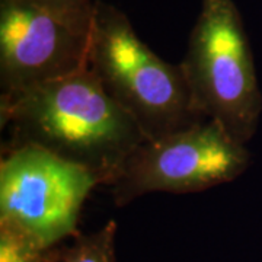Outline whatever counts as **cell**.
Segmentation results:
<instances>
[{
  "label": "cell",
  "instance_id": "6da1fadb",
  "mask_svg": "<svg viewBox=\"0 0 262 262\" xmlns=\"http://www.w3.org/2000/svg\"><path fill=\"white\" fill-rule=\"evenodd\" d=\"M2 125L12 144H35L111 185L124 163L147 140L89 69L19 94L2 95Z\"/></svg>",
  "mask_w": 262,
  "mask_h": 262
},
{
  "label": "cell",
  "instance_id": "7a4b0ae2",
  "mask_svg": "<svg viewBox=\"0 0 262 262\" xmlns=\"http://www.w3.org/2000/svg\"><path fill=\"white\" fill-rule=\"evenodd\" d=\"M88 66L147 140L204 121L192 106L181 66L153 53L127 15L102 0L94 3Z\"/></svg>",
  "mask_w": 262,
  "mask_h": 262
},
{
  "label": "cell",
  "instance_id": "3957f363",
  "mask_svg": "<svg viewBox=\"0 0 262 262\" xmlns=\"http://www.w3.org/2000/svg\"><path fill=\"white\" fill-rule=\"evenodd\" d=\"M181 69L195 113L236 141L255 136L262 114L252 48L233 0H203Z\"/></svg>",
  "mask_w": 262,
  "mask_h": 262
},
{
  "label": "cell",
  "instance_id": "277c9868",
  "mask_svg": "<svg viewBox=\"0 0 262 262\" xmlns=\"http://www.w3.org/2000/svg\"><path fill=\"white\" fill-rule=\"evenodd\" d=\"M251 165L246 146L217 122L204 120L146 140L114 179V204L124 207L151 192H200L239 178Z\"/></svg>",
  "mask_w": 262,
  "mask_h": 262
},
{
  "label": "cell",
  "instance_id": "5b68a950",
  "mask_svg": "<svg viewBox=\"0 0 262 262\" xmlns=\"http://www.w3.org/2000/svg\"><path fill=\"white\" fill-rule=\"evenodd\" d=\"M99 185L79 165L35 144H10L0 163V220L46 246L75 234L91 191Z\"/></svg>",
  "mask_w": 262,
  "mask_h": 262
},
{
  "label": "cell",
  "instance_id": "8992f818",
  "mask_svg": "<svg viewBox=\"0 0 262 262\" xmlns=\"http://www.w3.org/2000/svg\"><path fill=\"white\" fill-rule=\"evenodd\" d=\"M91 27L27 0H0L2 95L19 94L86 69Z\"/></svg>",
  "mask_w": 262,
  "mask_h": 262
},
{
  "label": "cell",
  "instance_id": "52a82bcc",
  "mask_svg": "<svg viewBox=\"0 0 262 262\" xmlns=\"http://www.w3.org/2000/svg\"><path fill=\"white\" fill-rule=\"evenodd\" d=\"M56 246H46L9 222L0 220V262H60Z\"/></svg>",
  "mask_w": 262,
  "mask_h": 262
},
{
  "label": "cell",
  "instance_id": "ba28073f",
  "mask_svg": "<svg viewBox=\"0 0 262 262\" xmlns=\"http://www.w3.org/2000/svg\"><path fill=\"white\" fill-rule=\"evenodd\" d=\"M117 223L110 220L99 230L80 236L60 262H115Z\"/></svg>",
  "mask_w": 262,
  "mask_h": 262
},
{
  "label": "cell",
  "instance_id": "9c48e42d",
  "mask_svg": "<svg viewBox=\"0 0 262 262\" xmlns=\"http://www.w3.org/2000/svg\"><path fill=\"white\" fill-rule=\"evenodd\" d=\"M42 9L51 10L77 24L91 25L94 16L92 0H27Z\"/></svg>",
  "mask_w": 262,
  "mask_h": 262
}]
</instances>
